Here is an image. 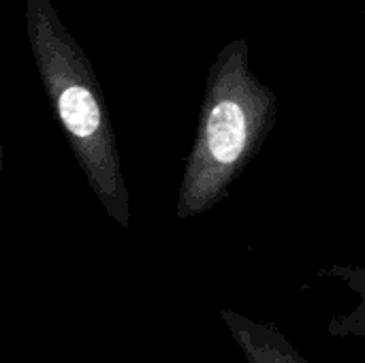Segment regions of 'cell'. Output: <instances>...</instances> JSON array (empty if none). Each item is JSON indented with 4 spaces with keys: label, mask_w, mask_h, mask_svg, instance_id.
I'll return each mask as SVG.
<instances>
[{
    "label": "cell",
    "mask_w": 365,
    "mask_h": 363,
    "mask_svg": "<svg viewBox=\"0 0 365 363\" xmlns=\"http://www.w3.org/2000/svg\"><path fill=\"white\" fill-rule=\"evenodd\" d=\"M276 116L278 98L252 73L248 41H229L207 71L197 133L178 190V218L205 214L229 197L269 137Z\"/></svg>",
    "instance_id": "1"
},
{
    "label": "cell",
    "mask_w": 365,
    "mask_h": 363,
    "mask_svg": "<svg viewBox=\"0 0 365 363\" xmlns=\"http://www.w3.org/2000/svg\"><path fill=\"white\" fill-rule=\"evenodd\" d=\"M26 36L45 94L90 190L107 216L128 229L130 201L118 137L86 49L66 30L51 0H26Z\"/></svg>",
    "instance_id": "2"
},
{
    "label": "cell",
    "mask_w": 365,
    "mask_h": 363,
    "mask_svg": "<svg viewBox=\"0 0 365 363\" xmlns=\"http://www.w3.org/2000/svg\"><path fill=\"white\" fill-rule=\"evenodd\" d=\"M220 319L248 363H310L276 323H259L233 310H222Z\"/></svg>",
    "instance_id": "3"
},
{
    "label": "cell",
    "mask_w": 365,
    "mask_h": 363,
    "mask_svg": "<svg viewBox=\"0 0 365 363\" xmlns=\"http://www.w3.org/2000/svg\"><path fill=\"white\" fill-rule=\"evenodd\" d=\"M323 276H331L342 280L357 297L359 304L349 315H338L329 321L327 332L336 338H359L365 340V267L351 265H334L321 270Z\"/></svg>",
    "instance_id": "4"
},
{
    "label": "cell",
    "mask_w": 365,
    "mask_h": 363,
    "mask_svg": "<svg viewBox=\"0 0 365 363\" xmlns=\"http://www.w3.org/2000/svg\"><path fill=\"white\" fill-rule=\"evenodd\" d=\"M364 17H365V9H364ZM364 66H365V53H364Z\"/></svg>",
    "instance_id": "5"
}]
</instances>
